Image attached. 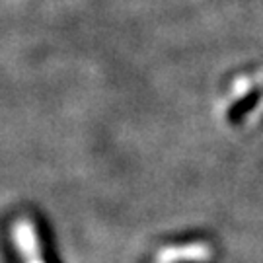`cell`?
Listing matches in <instances>:
<instances>
[{
  "mask_svg": "<svg viewBox=\"0 0 263 263\" xmlns=\"http://www.w3.org/2000/svg\"><path fill=\"white\" fill-rule=\"evenodd\" d=\"M215 255L213 248L205 242H193L185 246H168L160 250L156 255L158 263H178V261H209Z\"/></svg>",
  "mask_w": 263,
  "mask_h": 263,
  "instance_id": "cell-2",
  "label": "cell"
},
{
  "mask_svg": "<svg viewBox=\"0 0 263 263\" xmlns=\"http://www.w3.org/2000/svg\"><path fill=\"white\" fill-rule=\"evenodd\" d=\"M12 242L16 246V252L22 257V263H47L41 250L37 226L29 218H18L12 226Z\"/></svg>",
  "mask_w": 263,
  "mask_h": 263,
  "instance_id": "cell-1",
  "label": "cell"
}]
</instances>
